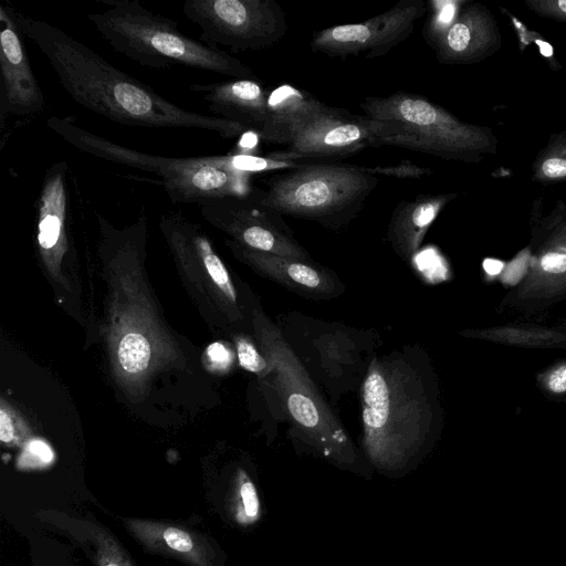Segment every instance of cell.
Segmentation results:
<instances>
[{
    "instance_id": "d6a6232c",
    "label": "cell",
    "mask_w": 566,
    "mask_h": 566,
    "mask_svg": "<svg viewBox=\"0 0 566 566\" xmlns=\"http://www.w3.org/2000/svg\"><path fill=\"white\" fill-rule=\"evenodd\" d=\"M484 270L490 275H496L502 272L504 264L499 260L488 259L484 261Z\"/></svg>"
},
{
    "instance_id": "1f68e13d",
    "label": "cell",
    "mask_w": 566,
    "mask_h": 566,
    "mask_svg": "<svg viewBox=\"0 0 566 566\" xmlns=\"http://www.w3.org/2000/svg\"><path fill=\"white\" fill-rule=\"evenodd\" d=\"M526 271L525 260H515L504 271L503 281L510 284H514L523 276Z\"/></svg>"
},
{
    "instance_id": "8fae6325",
    "label": "cell",
    "mask_w": 566,
    "mask_h": 566,
    "mask_svg": "<svg viewBox=\"0 0 566 566\" xmlns=\"http://www.w3.org/2000/svg\"><path fill=\"white\" fill-rule=\"evenodd\" d=\"M426 10L424 0H401L366 21L332 25L313 33L310 46L327 56H382L411 34Z\"/></svg>"
},
{
    "instance_id": "ffe728a7",
    "label": "cell",
    "mask_w": 566,
    "mask_h": 566,
    "mask_svg": "<svg viewBox=\"0 0 566 566\" xmlns=\"http://www.w3.org/2000/svg\"><path fill=\"white\" fill-rule=\"evenodd\" d=\"M36 516L72 536L84 549L88 548L96 566H134L116 538L101 525L55 511L40 512Z\"/></svg>"
},
{
    "instance_id": "4316f807",
    "label": "cell",
    "mask_w": 566,
    "mask_h": 566,
    "mask_svg": "<svg viewBox=\"0 0 566 566\" xmlns=\"http://www.w3.org/2000/svg\"><path fill=\"white\" fill-rule=\"evenodd\" d=\"M541 176L546 179L566 177V148H559L545 157L539 166Z\"/></svg>"
},
{
    "instance_id": "d4e9b609",
    "label": "cell",
    "mask_w": 566,
    "mask_h": 566,
    "mask_svg": "<svg viewBox=\"0 0 566 566\" xmlns=\"http://www.w3.org/2000/svg\"><path fill=\"white\" fill-rule=\"evenodd\" d=\"M13 411L2 401L0 409V440L6 446H17L27 437V429Z\"/></svg>"
},
{
    "instance_id": "83f0119b",
    "label": "cell",
    "mask_w": 566,
    "mask_h": 566,
    "mask_svg": "<svg viewBox=\"0 0 566 566\" xmlns=\"http://www.w3.org/2000/svg\"><path fill=\"white\" fill-rule=\"evenodd\" d=\"M541 272L546 275H563L566 273V250L556 249L545 252L539 259Z\"/></svg>"
},
{
    "instance_id": "4dcf8cb0",
    "label": "cell",
    "mask_w": 566,
    "mask_h": 566,
    "mask_svg": "<svg viewBox=\"0 0 566 566\" xmlns=\"http://www.w3.org/2000/svg\"><path fill=\"white\" fill-rule=\"evenodd\" d=\"M207 357L216 368H227L232 361L231 352L219 342L212 343L208 346Z\"/></svg>"
},
{
    "instance_id": "3957f363",
    "label": "cell",
    "mask_w": 566,
    "mask_h": 566,
    "mask_svg": "<svg viewBox=\"0 0 566 566\" xmlns=\"http://www.w3.org/2000/svg\"><path fill=\"white\" fill-rule=\"evenodd\" d=\"M101 12L87 19L118 53L140 65L169 69L177 65L231 78L259 80L252 69L216 45L182 33L171 19L135 0H103Z\"/></svg>"
},
{
    "instance_id": "2e32d148",
    "label": "cell",
    "mask_w": 566,
    "mask_h": 566,
    "mask_svg": "<svg viewBox=\"0 0 566 566\" xmlns=\"http://www.w3.org/2000/svg\"><path fill=\"white\" fill-rule=\"evenodd\" d=\"M331 108L306 91L277 85L269 91L266 124L259 138L287 146L303 127Z\"/></svg>"
},
{
    "instance_id": "ba28073f",
    "label": "cell",
    "mask_w": 566,
    "mask_h": 566,
    "mask_svg": "<svg viewBox=\"0 0 566 566\" xmlns=\"http://www.w3.org/2000/svg\"><path fill=\"white\" fill-rule=\"evenodd\" d=\"M182 12L201 30L200 41L239 51L273 46L287 31L274 0H188Z\"/></svg>"
},
{
    "instance_id": "7402d4cb",
    "label": "cell",
    "mask_w": 566,
    "mask_h": 566,
    "mask_svg": "<svg viewBox=\"0 0 566 566\" xmlns=\"http://www.w3.org/2000/svg\"><path fill=\"white\" fill-rule=\"evenodd\" d=\"M120 366L128 373H138L148 366L150 345L139 332L127 333L120 339L117 353Z\"/></svg>"
},
{
    "instance_id": "9c48e42d",
    "label": "cell",
    "mask_w": 566,
    "mask_h": 566,
    "mask_svg": "<svg viewBox=\"0 0 566 566\" xmlns=\"http://www.w3.org/2000/svg\"><path fill=\"white\" fill-rule=\"evenodd\" d=\"M401 133L398 124L358 116L332 107L303 127L283 150L266 156L279 160L339 158Z\"/></svg>"
},
{
    "instance_id": "6da1fadb",
    "label": "cell",
    "mask_w": 566,
    "mask_h": 566,
    "mask_svg": "<svg viewBox=\"0 0 566 566\" xmlns=\"http://www.w3.org/2000/svg\"><path fill=\"white\" fill-rule=\"evenodd\" d=\"M7 9L23 36L45 55L64 91L83 107L126 126L201 129L226 139L250 132L235 122L171 103L60 28Z\"/></svg>"
},
{
    "instance_id": "52a82bcc",
    "label": "cell",
    "mask_w": 566,
    "mask_h": 566,
    "mask_svg": "<svg viewBox=\"0 0 566 566\" xmlns=\"http://www.w3.org/2000/svg\"><path fill=\"white\" fill-rule=\"evenodd\" d=\"M256 314L255 329L260 343L271 368L276 373L283 399L296 428L323 455L340 463L353 462L355 453L342 427L276 328Z\"/></svg>"
},
{
    "instance_id": "603a6c76",
    "label": "cell",
    "mask_w": 566,
    "mask_h": 566,
    "mask_svg": "<svg viewBox=\"0 0 566 566\" xmlns=\"http://www.w3.org/2000/svg\"><path fill=\"white\" fill-rule=\"evenodd\" d=\"M53 460L51 447L41 439H32L25 443L17 464L23 470L42 469L49 467Z\"/></svg>"
},
{
    "instance_id": "484cf974",
    "label": "cell",
    "mask_w": 566,
    "mask_h": 566,
    "mask_svg": "<svg viewBox=\"0 0 566 566\" xmlns=\"http://www.w3.org/2000/svg\"><path fill=\"white\" fill-rule=\"evenodd\" d=\"M366 171L374 176H388L395 178L420 179L430 175V168L418 166L408 159L394 166L365 167Z\"/></svg>"
},
{
    "instance_id": "7c38bea8",
    "label": "cell",
    "mask_w": 566,
    "mask_h": 566,
    "mask_svg": "<svg viewBox=\"0 0 566 566\" xmlns=\"http://www.w3.org/2000/svg\"><path fill=\"white\" fill-rule=\"evenodd\" d=\"M0 124L10 116H31L44 108V94L33 73L23 34L7 6L0 8Z\"/></svg>"
},
{
    "instance_id": "f1b7e54d",
    "label": "cell",
    "mask_w": 566,
    "mask_h": 566,
    "mask_svg": "<svg viewBox=\"0 0 566 566\" xmlns=\"http://www.w3.org/2000/svg\"><path fill=\"white\" fill-rule=\"evenodd\" d=\"M542 382L549 392L566 395V361L547 370L542 377Z\"/></svg>"
},
{
    "instance_id": "44dd1931",
    "label": "cell",
    "mask_w": 566,
    "mask_h": 566,
    "mask_svg": "<svg viewBox=\"0 0 566 566\" xmlns=\"http://www.w3.org/2000/svg\"><path fill=\"white\" fill-rule=\"evenodd\" d=\"M260 512L261 505L255 485L250 476L240 470L234 489L235 518L241 524H252L259 520Z\"/></svg>"
},
{
    "instance_id": "e0dca14e",
    "label": "cell",
    "mask_w": 566,
    "mask_h": 566,
    "mask_svg": "<svg viewBox=\"0 0 566 566\" xmlns=\"http://www.w3.org/2000/svg\"><path fill=\"white\" fill-rule=\"evenodd\" d=\"M229 244L244 262L296 292L312 296H325L332 295L336 289L329 273L312 262L252 250L235 241Z\"/></svg>"
},
{
    "instance_id": "4fadbf2b",
    "label": "cell",
    "mask_w": 566,
    "mask_h": 566,
    "mask_svg": "<svg viewBox=\"0 0 566 566\" xmlns=\"http://www.w3.org/2000/svg\"><path fill=\"white\" fill-rule=\"evenodd\" d=\"M66 161L51 165L44 172L35 201L36 245L51 272L59 274L71 248L69 227L72 222V191Z\"/></svg>"
},
{
    "instance_id": "5b68a950",
    "label": "cell",
    "mask_w": 566,
    "mask_h": 566,
    "mask_svg": "<svg viewBox=\"0 0 566 566\" xmlns=\"http://www.w3.org/2000/svg\"><path fill=\"white\" fill-rule=\"evenodd\" d=\"M365 167L348 164H310L270 179L266 189L251 197L280 216L340 229L355 219L378 185Z\"/></svg>"
},
{
    "instance_id": "5bb4252c",
    "label": "cell",
    "mask_w": 566,
    "mask_h": 566,
    "mask_svg": "<svg viewBox=\"0 0 566 566\" xmlns=\"http://www.w3.org/2000/svg\"><path fill=\"white\" fill-rule=\"evenodd\" d=\"M190 91L208 103L214 116L241 124L258 136L263 132L268 118L269 91L260 80L232 78L191 84Z\"/></svg>"
},
{
    "instance_id": "9a60e30c",
    "label": "cell",
    "mask_w": 566,
    "mask_h": 566,
    "mask_svg": "<svg viewBox=\"0 0 566 566\" xmlns=\"http://www.w3.org/2000/svg\"><path fill=\"white\" fill-rule=\"evenodd\" d=\"M123 524L147 551L176 558L189 566H213L216 552L200 534L166 522L124 518Z\"/></svg>"
},
{
    "instance_id": "d6986e66",
    "label": "cell",
    "mask_w": 566,
    "mask_h": 566,
    "mask_svg": "<svg viewBox=\"0 0 566 566\" xmlns=\"http://www.w3.org/2000/svg\"><path fill=\"white\" fill-rule=\"evenodd\" d=\"M450 198L448 195H419L396 207L387 239L399 255L409 259L417 252L429 227Z\"/></svg>"
},
{
    "instance_id": "277c9868",
    "label": "cell",
    "mask_w": 566,
    "mask_h": 566,
    "mask_svg": "<svg viewBox=\"0 0 566 566\" xmlns=\"http://www.w3.org/2000/svg\"><path fill=\"white\" fill-rule=\"evenodd\" d=\"M46 126L67 144L95 157L155 174L172 203H196L247 197L250 174L238 171L232 155L164 157L128 148L77 126L70 117L51 116Z\"/></svg>"
},
{
    "instance_id": "cb8c5ba5",
    "label": "cell",
    "mask_w": 566,
    "mask_h": 566,
    "mask_svg": "<svg viewBox=\"0 0 566 566\" xmlns=\"http://www.w3.org/2000/svg\"><path fill=\"white\" fill-rule=\"evenodd\" d=\"M235 346L239 364L243 369L255 374H263L272 369L266 357L262 356L249 339L239 337L235 340Z\"/></svg>"
},
{
    "instance_id": "ac0fdd59",
    "label": "cell",
    "mask_w": 566,
    "mask_h": 566,
    "mask_svg": "<svg viewBox=\"0 0 566 566\" xmlns=\"http://www.w3.org/2000/svg\"><path fill=\"white\" fill-rule=\"evenodd\" d=\"M492 39L490 17L480 7L472 6L439 32L433 48L440 63H468L484 53Z\"/></svg>"
},
{
    "instance_id": "30bf717a",
    "label": "cell",
    "mask_w": 566,
    "mask_h": 566,
    "mask_svg": "<svg viewBox=\"0 0 566 566\" xmlns=\"http://www.w3.org/2000/svg\"><path fill=\"white\" fill-rule=\"evenodd\" d=\"M203 218L252 250L312 262L282 216L261 205L251 195L224 197L199 206Z\"/></svg>"
},
{
    "instance_id": "f546056e",
    "label": "cell",
    "mask_w": 566,
    "mask_h": 566,
    "mask_svg": "<svg viewBox=\"0 0 566 566\" xmlns=\"http://www.w3.org/2000/svg\"><path fill=\"white\" fill-rule=\"evenodd\" d=\"M527 4L537 13L555 20L566 21V0H539L527 2Z\"/></svg>"
},
{
    "instance_id": "7a4b0ae2",
    "label": "cell",
    "mask_w": 566,
    "mask_h": 566,
    "mask_svg": "<svg viewBox=\"0 0 566 566\" xmlns=\"http://www.w3.org/2000/svg\"><path fill=\"white\" fill-rule=\"evenodd\" d=\"M363 444L378 469L407 467L424 447L433 410L429 386L410 358L374 359L363 385Z\"/></svg>"
},
{
    "instance_id": "8992f818",
    "label": "cell",
    "mask_w": 566,
    "mask_h": 566,
    "mask_svg": "<svg viewBox=\"0 0 566 566\" xmlns=\"http://www.w3.org/2000/svg\"><path fill=\"white\" fill-rule=\"evenodd\" d=\"M365 116L396 123L401 133L378 142L451 159H465L490 145L481 127L460 122L441 106L421 95L397 92L382 97H366L360 103Z\"/></svg>"
}]
</instances>
